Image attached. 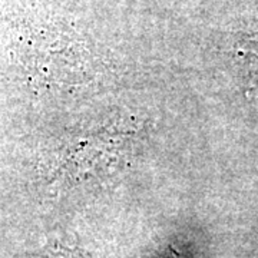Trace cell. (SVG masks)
<instances>
[{"mask_svg": "<svg viewBox=\"0 0 258 258\" xmlns=\"http://www.w3.org/2000/svg\"><path fill=\"white\" fill-rule=\"evenodd\" d=\"M12 258H98L92 252L78 245L63 244L59 240L47 241L40 248L32 251H22Z\"/></svg>", "mask_w": 258, "mask_h": 258, "instance_id": "obj_1", "label": "cell"}]
</instances>
